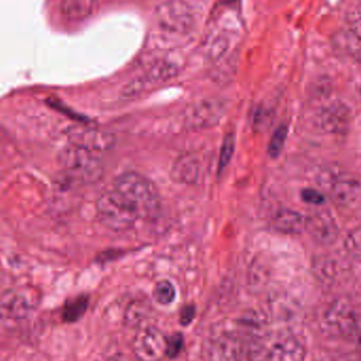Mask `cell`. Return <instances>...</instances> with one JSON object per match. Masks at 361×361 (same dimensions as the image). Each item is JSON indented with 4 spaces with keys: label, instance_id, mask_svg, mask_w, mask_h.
Here are the masks:
<instances>
[{
    "label": "cell",
    "instance_id": "cell-1",
    "mask_svg": "<svg viewBox=\"0 0 361 361\" xmlns=\"http://www.w3.org/2000/svg\"><path fill=\"white\" fill-rule=\"evenodd\" d=\"M112 189L135 212L139 220H152L160 212L161 199L158 189L152 180L141 173L128 171L118 176Z\"/></svg>",
    "mask_w": 361,
    "mask_h": 361
},
{
    "label": "cell",
    "instance_id": "cell-2",
    "mask_svg": "<svg viewBox=\"0 0 361 361\" xmlns=\"http://www.w3.org/2000/svg\"><path fill=\"white\" fill-rule=\"evenodd\" d=\"M59 165L72 179L85 184L97 183L104 175V165L94 152L71 145L59 154Z\"/></svg>",
    "mask_w": 361,
    "mask_h": 361
},
{
    "label": "cell",
    "instance_id": "cell-3",
    "mask_svg": "<svg viewBox=\"0 0 361 361\" xmlns=\"http://www.w3.org/2000/svg\"><path fill=\"white\" fill-rule=\"evenodd\" d=\"M97 214L104 226L116 233L129 231L139 220L135 212L112 188L99 195Z\"/></svg>",
    "mask_w": 361,
    "mask_h": 361
},
{
    "label": "cell",
    "instance_id": "cell-4",
    "mask_svg": "<svg viewBox=\"0 0 361 361\" xmlns=\"http://www.w3.org/2000/svg\"><path fill=\"white\" fill-rule=\"evenodd\" d=\"M319 184L328 189L331 199L341 207H352L360 201L361 183L351 173L329 169L320 176Z\"/></svg>",
    "mask_w": 361,
    "mask_h": 361
},
{
    "label": "cell",
    "instance_id": "cell-5",
    "mask_svg": "<svg viewBox=\"0 0 361 361\" xmlns=\"http://www.w3.org/2000/svg\"><path fill=\"white\" fill-rule=\"evenodd\" d=\"M42 294L34 286L11 288L0 297V316L10 320L23 319L39 305Z\"/></svg>",
    "mask_w": 361,
    "mask_h": 361
},
{
    "label": "cell",
    "instance_id": "cell-6",
    "mask_svg": "<svg viewBox=\"0 0 361 361\" xmlns=\"http://www.w3.org/2000/svg\"><path fill=\"white\" fill-rule=\"evenodd\" d=\"M358 317L355 310L345 300H337L329 305L322 319V328L326 334L332 337L351 338Z\"/></svg>",
    "mask_w": 361,
    "mask_h": 361
},
{
    "label": "cell",
    "instance_id": "cell-7",
    "mask_svg": "<svg viewBox=\"0 0 361 361\" xmlns=\"http://www.w3.org/2000/svg\"><path fill=\"white\" fill-rule=\"evenodd\" d=\"M158 25L171 33H187L195 25V15L184 0H166L156 11Z\"/></svg>",
    "mask_w": 361,
    "mask_h": 361
},
{
    "label": "cell",
    "instance_id": "cell-8",
    "mask_svg": "<svg viewBox=\"0 0 361 361\" xmlns=\"http://www.w3.org/2000/svg\"><path fill=\"white\" fill-rule=\"evenodd\" d=\"M133 350L139 361H162L167 357V337L159 329L147 326L135 334Z\"/></svg>",
    "mask_w": 361,
    "mask_h": 361
},
{
    "label": "cell",
    "instance_id": "cell-9",
    "mask_svg": "<svg viewBox=\"0 0 361 361\" xmlns=\"http://www.w3.org/2000/svg\"><path fill=\"white\" fill-rule=\"evenodd\" d=\"M225 105L220 99H204L189 106L184 112V124L189 130L212 128L224 116Z\"/></svg>",
    "mask_w": 361,
    "mask_h": 361
},
{
    "label": "cell",
    "instance_id": "cell-10",
    "mask_svg": "<svg viewBox=\"0 0 361 361\" xmlns=\"http://www.w3.org/2000/svg\"><path fill=\"white\" fill-rule=\"evenodd\" d=\"M70 144L88 152H104L114 148L116 137L108 131L86 126H73L68 130Z\"/></svg>",
    "mask_w": 361,
    "mask_h": 361
},
{
    "label": "cell",
    "instance_id": "cell-11",
    "mask_svg": "<svg viewBox=\"0 0 361 361\" xmlns=\"http://www.w3.org/2000/svg\"><path fill=\"white\" fill-rule=\"evenodd\" d=\"M307 231L320 245H332L338 239V225L328 212H316L311 218H307Z\"/></svg>",
    "mask_w": 361,
    "mask_h": 361
},
{
    "label": "cell",
    "instance_id": "cell-12",
    "mask_svg": "<svg viewBox=\"0 0 361 361\" xmlns=\"http://www.w3.org/2000/svg\"><path fill=\"white\" fill-rule=\"evenodd\" d=\"M305 348L294 336L279 337L267 353V361H305Z\"/></svg>",
    "mask_w": 361,
    "mask_h": 361
},
{
    "label": "cell",
    "instance_id": "cell-13",
    "mask_svg": "<svg viewBox=\"0 0 361 361\" xmlns=\"http://www.w3.org/2000/svg\"><path fill=\"white\" fill-rule=\"evenodd\" d=\"M271 226L278 233L299 235L307 231V216L296 210L282 208L274 214Z\"/></svg>",
    "mask_w": 361,
    "mask_h": 361
},
{
    "label": "cell",
    "instance_id": "cell-14",
    "mask_svg": "<svg viewBox=\"0 0 361 361\" xmlns=\"http://www.w3.org/2000/svg\"><path fill=\"white\" fill-rule=\"evenodd\" d=\"M349 123V108L345 104L335 103L322 110L318 124L326 133H339L347 129Z\"/></svg>",
    "mask_w": 361,
    "mask_h": 361
},
{
    "label": "cell",
    "instance_id": "cell-15",
    "mask_svg": "<svg viewBox=\"0 0 361 361\" xmlns=\"http://www.w3.org/2000/svg\"><path fill=\"white\" fill-rule=\"evenodd\" d=\"M201 176V164L195 154L179 157L171 169V179L183 185L197 184Z\"/></svg>",
    "mask_w": 361,
    "mask_h": 361
},
{
    "label": "cell",
    "instance_id": "cell-16",
    "mask_svg": "<svg viewBox=\"0 0 361 361\" xmlns=\"http://www.w3.org/2000/svg\"><path fill=\"white\" fill-rule=\"evenodd\" d=\"M240 343L235 337L223 335L214 339L209 345L210 361H240Z\"/></svg>",
    "mask_w": 361,
    "mask_h": 361
},
{
    "label": "cell",
    "instance_id": "cell-17",
    "mask_svg": "<svg viewBox=\"0 0 361 361\" xmlns=\"http://www.w3.org/2000/svg\"><path fill=\"white\" fill-rule=\"evenodd\" d=\"M97 0H63L61 13L72 21L82 20L92 14Z\"/></svg>",
    "mask_w": 361,
    "mask_h": 361
},
{
    "label": "cell",
    "instance_id": "cell-18",
    "mask_svg": "<svg viewBox=\"0 0 361 361\" xmlns=\"http://www.w3.org/2000/svg\"><path fill=\"white\" fill-rule=\"evenodd\" d=\"M313 271L318 281L324 286H331L336 281L338 267L336 261L328 256H319L314 260Z\"/></svg>",
    "mask_w": 361,
    "mask_h": 361
},
{
    "label": "cell",
    "instance_id": "cell-19",
    "mask_svg": "<svg viewBox=\"0 0 361 361\" xmlns=\"http://www.w3.org/2000/svg\"><path fill=\"white\" fill-rule=\"evenodd\" d=\"M178 73V68L173 63L162 61V63H156L154 67L150 68L149 71L142 76L146 86L154 82H165L169 78H173Z\"/></svg>",
    "mask_w": 361,
    "mask_h": 361
},
{
    "label": "cell",
    "instance_id": "cell-20",
    "mask_svg": "<svg viewBox=\"0 0 361 361\" xmlns=\"http://www.w3.org/2000/svg\"><path fill=\"white\" fill-rule=\"evenodd\" d=\"M89 299L86 296L76 297L72 300L66 303L65 309H63V317L65 322H74L80 319L87 307H88Z\"/></svg>",
    "mask_w": 361,
    "mask_h": 361
},
{
    "label": "cell",
    "instance_id": "cell-21",
    "mask_svg": "<svg viewBox=\"0 0 361 361\" xmlns=\"http://www.w3.org/2000/svg\"><path fill=\"white\" fill-rule=\"evenodd\" d=\"M235 140L233 133L225 135L223 140L222 147H221L220 157H219L218 173H222L225 171L235 152Z\"/></svg>",
    "mask_w": 361,
    "mask_h": 361
},
{
    "label": "cell",
    "instance_id": "cell-22",
    "mask_svg": "<svg viewBox=\"0 0 361 361\" xmlns=\"http://www.w3.org/2000/svg\"><path fill=\"white\" fill-rule=\"evenodd\" d=\"M288 128L286 125H280L276 129L275 133L271 135V139L269 144V149H267V152H269L271 158H277L281 154L284 144L286 142V137H288Z\"/></svg>",
    "mask_w": 361,
    "mask_h": 361
},
{
    "label": "cell",
    "instance_id": "cell-23",
    "mask_svg": "<svg viewBox=\"0 0 361 361\" xmlns=\"http://www.w3.org/2000/svg\"><path fill=\"white\" fill-rule=\"evenodd\" d=\"M154 298L160 305H167L176 298V288L171 282L167 280L158 282L154 290Z\"/></svg>",
    "mask_w": 361,
    "mask_h": 361
},
{
    "label": "cell",
    "instance_id": "cell-24",
    "mask_svg": "<svg viewBox=\"0 0 361 361\" xmlns=\"http://www.w3.org/2000/svg\"><path fill=\"white\" fill-rule=\"evenodd\" d=\"M345 246L351 254L361 255V227L354 229L348 235Z\"/></svg>",
    "mask_w": 361,
    "mask_h": 361
},
{
    "label": "cell",
    "instance_id": "cell-25",
    "mask_svg": "<svg viewBox=\"0 0 361 361\" xmlns=\"http://www.w3.org/2000/svg\"><path fill=\"white\" fill-rule=\"evenodd\" d=\"M227 48H228V42H227L226 38L223 36H216L210 42L207 52L209 56L218 59L221 55L224 54Z\"/></svg>",
    "mask_w": 361,
    "mask_h": 361
},
{
    "label": "cell",
    "instance_id": "cell-26",
    "mask_svg": "<svg viewBox=\"0 0 361 361\" xmlns=\"http://www.w3.org/2000/svg\"><path fill=\"white\" fill-rule=\"evenodd\" d=\"M303 201L312 205H322L324 203V195L316 189L307 188L301 192Z\"/></svg>",
    "mask_w": 361,
    "mask_h": 361
},
{
    "label": "cell",
    "instance_id": "cell-27",
    "mask_svg": "<svg viewBox=\"0 0 361 361\" xmlns=\"http://www.w3.org/2000/svg\"><path fill=\"white\" fill-rule=\"evenodd\" d=\"M182 347V335L177 334L171 338H167V357L173 358L179 355Z\"/></svg>",
    "mask_w": 361,
    "mask_h": 361
},
{
    "label": "cell",
    "instance_id": "cell-28",
    "mask_svg": "<svg viewBox=\"0 0 361 361\" xmlns=\"http://www.w3.org/2000/svg\"><path fill=\"white\" fill-rule=\"evenodd\" d=\"M193 317H195V309L189 305V307H184L180 312V322L183 324H190Z\"/></svg>",
    "mask_w": 361,
    "mask_h": 361
},
{
    "label": "cell",
    "instance_id": "cell-29",
    "mask_svg": "<svg viewBox=\"0 0 361 361\" xmlns=\"http://www.w3.org/2000/svg\"><path fill=\"white\" fill-rule=\"evenodd\" d=\"M352 31L360 38L361 42V12L354 13L351 20Z\"/></svg>",
    "mask_w": 361,
    "mask_h": 361
},
{
    "label": "cell",
    "instance_id": "cell-30",
    "mask_svg": "<svg viewBox=\"0 0 361 361\" xmlns=\"http://www.w3.org/2000/svg\"><path fill=\"white\" fill-rule=\"evenodd\" d=\"M352 341L361 345V319L358 320L357 326H356L355 330H354L353 334L351 336Z\"/></svg>",
    "mask_w": 361,
    "mask_h": 361
},
{
    "label": "cell",
    "instance_id": "cell-31",
    "mask_svg": "<svg viewBox=\"0 0 361 361\" xmlns=\"http://www.w3.org/2000/svg\"><path fill=\"white\" fill-rule=\"evenodd\" d=\"M337 361H361V355L357 353H347L339 357Z\"/></svg>",
    "mask_w": 361,
    "mask_h": 361
},
{
    "label": "cell",
    "instance_id": "cell-32",
    "mask_svg": "<svg viewBox=\"0 0 361 361\" xmlns=\"http://www.w3.org/2000/svg\"><path fill=\"white\" fill-rule=\"evenodd\" d=\"M360 94H361V89H360Z\"/></svg>",
    "mask_w": 361,
    "mask_h": 361
}]
</instances>
